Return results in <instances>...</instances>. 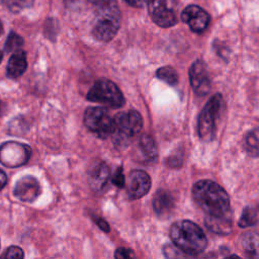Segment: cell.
<instances>
[{
	"instance_id": "cell-1",
	"label": "cell",
	"mask_w": 259,
	"mask_h": 259,
	"mask_svg": "<svg viewBox=\"0 0 259 259\" xmlns=\"http://www.w3.org/2000/svg\"><path fill=\"white\" fill-rule=\"evenodd\" d=\"M192 196L196 204L208 215L221 217L230 211V197L227 191L211 180L197 181L192 187Z\"/></svg>"
},
{
	"instance_id": "cell-2",
	"label": "cell",
	"mask_w": 259,
	"mask_h": 259,
	"mask_svg": "<svg viewBox=\"0 0 259 259\" xmlns=\"http://www.w3.org/2000/svg\"><path fill=\"white\" fill-rule=\"evenodd\" d=\"M170 238L174 246L188 256L202 253L207 246V239L200 227L187 220L175 222L171 226Z\"/></svg>"
},
{
	"instance_id": "cell-3",
	"label": "cell",
	"mask_w": 259,
	"mask_h": 259,
	"mask_svg": "<svg viewBox=\"0 0 259 259\" xmlns=\"http://www.w3.org/2000/svg\"><path fill=\"white\" fill-rule=\"evenodd\" d=\"M121 14L119 8L111 0L100 6L97 12L92 33L94 37L100 41H109L117 33L120 27Z\"/></svg>"
},
{
	"instance_id": "cell-4",
	"label": "cell",
	"mask_w": 259,
	"mask_h": 259,
	"mask_svg": "<svg viewBox=\"0 0 259 259\" xmlns=\"http://www.w3.org/2000/svg\"><path fill=\"white\" fill-rule=\"evenodd\" d=\"M224 105L223 97L220 93L212 95L202 108L197 123L198 135L202 141L210 142L217 133V119L220 116Z\"/></svg>"
},
{
	"instance_id": "cell-5",
	"label": "cell",
	"mask_w": 259,
	"mask_h": 259,
	"mask_svg": "<svg viewBox=\"0 0 259 259\" xmlns=\"http://www.w3.org/2000/svg\"><path fill=\"white\" fill-rule=\"evenodd\" d=\"M87 100L111 108H119L124 104V97L117 85L108 79H98L87 93Z\"/></svg>"
},
{
	"instance_id": "cell-6",
	"label": "cell",
	"mask_w": 259,
	"mask_h": 259,
	"mask_svg": "<svg viewBox=\"0 0 259 259\" xmlns=\"http://www.w3.org/2000/svg\"><path fill=\"white\" fill-rule=\"evenodd\" d=\"M86 127L101 139H106L115 131L113 117L103 107H88L84 113Z\"/></svg>"
},
{
	"instance_id": "cell-7",
	"label": "cell",
	"mask_w": 259,
	"mask_h": 259,
	"mask_svg": "<svg viewBox=\"0 0 259 259\" xmlns=\"http://www.w3.org/2000/svg\"><path fill=\"white\" fill-rule=\"evenodd\" d=\"M148 10L153 21L161 27H171L178 21L175 0H148Z\"/></svg>"
},
{
	"instance_id": "cell-8",
	"label": "cell",
	"mask_w": 259,
	"mask_h": 259,
	"mask_svg": "<svg viewBox=\"0 0 259 259\" xmlns=\"http://www.w3.org/2000/svg\"><path fill=\"white\" fill-rule=\"evenodd\" d=\"M30 154L31 150L27 145L9 141L0 146V163L10 168L19 167L27 163Z\"/></svg>"
},
{
	"instance_id": "cell-9",
	"label": "cell",
	"mask_w": 259,
	"mask_h": 259,
	"mask_svg": "<svg viewBox=\"0 0 259 259\" xmlns=\"http://www.w3.org/2000/svg\"><path fill=\"white\" fill-rule=\"evenodd\" d=\"M115 131L122 138L134 137L139 134L143 127V117L136 110H128L116 114L113 117Z\"/></svg>"
},
{
	"instance_id": "cell-10",
	"label": "cell",
	"mask_w": 259,
	"mask_h": 259,
	"mask_svg": "<svg viewBox=\"0 0 259 259\" xmlns=\"http://www.w3.org/2000/svg\"><path fill=\"white\" fill-rule=\"evenodd\" d=\"M190 85L198 96L206 95L210 90V78L205 63L202 60L193 62L189 69Z\"/></svg>"
},
{
	"instance_id": "cell-11",
	"label": "cell",
	"mask_w": 259,
	"mask_h": 259,
	"mask_svg": "<svg viewBox=\"0 0 259 259\" xmlns=\"http://www.w3.org/2000/svg\"><path fill=\"white\" fill-rule=\"evenodd\" d=\"M151 188V178L143 170H133L127 179L126 192L131 200H136L146 195Z\"/></svg>"
},
{
	"instance_id": "cell-12",
	"label": "cell",
	"mask_w": 259,
	"mask_h": 259,
	"mask_svg": "<svg viewBox=\"0 0 259 259\" xmlns=\"http://www.w3.org/2000/svg\"><path fill=\"white\" fill-rule=\"evenodd\" d=\"M181 19L193 32L201 33L206 29L210 18L208 13L201 7L189 5L182 11Z\"/></svg>"
},
{
	"instance_id": "cell-13",
	"label": "cell",
	"mask_w": 259,
	"mask_h": 259,
	"mask_svg": "<svg viewBox=\"0 0 259 259\" xmlns=\"http://www.w3.org/2000/svg\"><path fill=\"white\" fill-rule=\"evenodd\" d=\"M88 183L95 192H102L106 189L109 179L110 170L103 161H95L88 168Z\"/></svg>"
},
{
	"instance_id": "cell-14",
	"label": "cell",
	"mask_w": 259,
	"mask_h": 259,
	"mask_svg": "<svg viewBox=\"0 0 259 259\" xmlns=\"http://www.w3.org/2000/svg\"><path fill=\"white\" fill-rule=\"evenodd\" d=\"M41 188L39 182L33 176L27 175L20 178L14 186L13 194L19 200L24 202L34 201L40 194Z\"/></svg>"
},
{
	"instance_id": "cell-15",
	"label": "cell",
	"mask_w": 259,
	"mask_h": 259,
	"mask_svg": "<svg viewBox=\"0 0 259 259\" xmlns=\"http://www.w3.org/2000/svg\"><path fill=\"white\" fill-rule=\"evenodd\" d=\"M174 202V198L169 191L160 189L156 192L153 198V208L159 217L165 218L173 210Z\"/></svg>"
},
{
	"instance_id": "cell-16",
	"label": "cell",
	"mask_w": 259,
	"mask_h": 259,
	"mask_svg": "<svg viewBox=\"0 0 259 259\" xmlns=\"http://www.w3.org/2000/svg\"><path fill=\"white\" fill-rule=\"evenodd\" d=\"M27 68V61H26V54L24 51L18 49L14 51L12 56L10 57L7 67H6V74L7 77L11 79H16L20 77Z\"/></svg>"
},
{
	"instance_id": "cell-17",
	"label": "cell",
	"mask_w": 259,
	"mask_h": 259,
	"mask_svg": "<svg viewBox=\"0 0 259 259\" xmlns=\"http://www.w3.org/2000/svg\"><path fill=\"white\" fill-rule=\"evenodd\" d=\"M205 226L209 231L220 235H228L232 232V223L227 214L221 217L207 214L205 218Z\"/></svg>"
},
{
	"instance_id": "cell-18",
	"label": "cell",
	"mask_w": 259,
	"mask_h": 259,
	"mask_svg": "<svg viewBox=\"0 0 259 259\" xmlns=\"http://www.w3.org/2000/svg\"><path fill=\"white\" fill-rule=\"evenodd\" d=\"M138 149L141 153V156L144 161L146 162H154L157 160L158 157V149L154 139L148 135L143 136L139 143Z\"/></svg>"
},
{
	"instance_id": "cell-19",
	"label": "cell",
	"mask_w": 259,
	"mask_h": 259,
	"mask_svg": "<svg viewBox=\"0 0 259 259\" xmlns=\"http://www.w3.org/2000/svg\"><path fill=\"white\" fill-rule=\"evenodd\" d=\"M245 251L254 258L258 257V236L256 233H247L242 240Z\"/></svg>"
},
{
	"instance_id": "cell-20",
	"label": "cell",
	"mask_w": 259,
	"mask_h": 259,
	"mask_svg": "<svg viewBox=\"0 0 259 259\" xmlns=\"http://www.w3.org/2000/svg\"><path fill=\"white\" fill-rule=\"evenodd\" d=\"M156 76L169 85H176L178 83V74L176 70L170 66L161 67L157 70Z\"/></svg>"
},
{
	"instance_id": "cell-21",
	"label": "cell",
	"mask_w": 259,
	"mask_h": 259,
	"mask_svg": "<svg viewBox=\"0 0 259 259\" xmlns=\"http://www.w3.org/2000/svg\"><path fill=\"white\" fill-rule=\"evenodd\" d=\"M257 223V210L252 206H247L243 209L239 220L240 228L252 227Z\"/></svg>"
},
{
	"instance_id": "cell-22",
	"label": "cell",
	"mask_w": 259,
	"mask_h": 259,
	"mask_svg": "<svg viewBox=\"0 0 259 259\" xmlns=\"http://www.w3.org/2000/svg\"><path fill=\"white\" fill-rule=\"evenodd\" d=\"M245 145L249 155L253 157L258 156V130L257 128L253 130L247 135L245 140Z\"/></svg>"
},
{
	"instance_id": "cell-23",
	"label": "cell",
	"mask_w": 259,
	"mask_h": 259,
	"mask_svg": "<svg viewBox=\"0 0 259 259\" xmlns=\"http://www.w3.org/2000/svg\"><path fill=\"white\" fill-rule=\"evenodd\" d=\"M34 0H2L3 4L14 13L20 12L26 8H29L33 4Z\"/></svg>"
},
{
	"instance_id": "cell-24",
	"label": "cell",
	"mask_w": 259,
	"mask_h": 259,
	"mask_svg": "<svg viewBox=\"0 0 259 259\" xmlns=\"http://www.w3.org/2000/svg\"><path fill=\"white\" fill-rule=\"evenodd\" d=\"M22 45H23V39L21 38V36L13 31H11L6 39V42H5V51L6 52L16 51V50L20 49V47Z\"/></svg>"
},
{
	"instance_id": "cell-25",
	"label": "cell",
	"mask_w": 259,
	"mask_h": 259,
	"mask_svg": "<svg viewBox=\"0 0 259 259\" xmlns=\"http://www.w3.org/2000/svg\"><path fill=\"white\" fill-rule=\"evenodd\" d=\"M112 183L117 187H123L125 185V179L124 175L122 173V167H118L111 178Z\"/></svg>"
},
{
	"instance_id": "cell-26",
	"label": "cell",
	"mask_w": 259,
	"mask_h": 259,
	"mask_svg": "<svg viewBox=\"0 0 259 259\" xmlns=\"http://www.w3.org/2000/svg\"><path fill=\"white\" fill-rule=\"evenodd\" d=\"M23 256H24V254H23V251L21 248H19L17 246H11L6 250L5 254H3L2 257L12 259V258H23Z\"/></svg>"
},
{
	"instance_id": "cell-27",
	"label": "cell",
	"mask_w": 259,
	"mask_h": 259,
	"mask_svg": "<svg viewBox=\"0 0 259 259\" xmlns=\"http://www.w3.org/2000/svg\"><path fill=\"white\" fill-rule=\"evenodd\" d=\"M179 249L175 246H171V245H167L164 247V253H165V256L166 257H170V258H174V257H184V256H188L184 253H178Z\"/></svg>"
},
{
	"instance_id": "cell-28",
	"label": "cell",
	"mask_w": 259,
	"mask_h": 259,
	"mask_svg": "<svg viewBox=\"0 0 259 259\" xmlns=\"http://www.w3.org/2000/svg\"><path fill=\"white\" fill-rule=\"evenodd\" d=\"M167 165L169 167H173V168H177L182 164V154L181 153H176L171 155L167 161H166Z\"/></svg>"
},
{
	"instance_id": "cell-29",
	"label": "cell",
	"mask_w": 259,
	"mask_h": 259,
	"mask_svg": "<svg viewBox=\"0 0 259 259\" xmlns=\"http://www.w3.org/2000/svg\"><path fill=\"white\" fill-rule=\"evenodd\" d=\"M114 257L117 259H127V258H134L135 254L132 250L126 249V248H118L115 253Z\"/></svg>"
},
{
	"instance_id": "cell-30",
	"label": "cell",
	"mask_w": 259,
	"mask_h": 259,
	"mask_svg": "<svg viewBox=\"0 0 259 259\" xmlns=\"http://www.w3.org/2000/svg\"><path fill=\"white\" fill-rule=\"evenodd\" d=\"M94 222L98 225V227L103 231V232H109V226H108V224L104 221V220H102L101 218H99V217H94Z\"/></svg>"
},
{
	"instance_id": "cell-31",
	"label": "cell",
	"mask_w": 259,
	"mask_h": 259,
	"mask_svg": "<svg viewBox=\"0 0 259 259\" xmlns=\"http://www.w3.org/2000/svg\"><path fill=\"white\" fill-rule=\"evenodd\" d=\"M123 1L134 7H142L147 3L148 0H123Z\"/></svg>"
},
{
	"instance_id": "cell-32",
	"label": "cell",
	"mask_w": 259,
	"mask_h": 259,
	"mask_svg": "<svg viewBox=\"0 0 259 259\" xmlns=\"http://www.w3.org/2000/svg\"><path fill=\"white\" fill-rule=\"evenodd\" d=\"M6 183H7V176H6V174L0 169V190H1L2 188H4V186L6 185Z\"/></svg>"
},
{
	"instance_id": "cell-33",
	"label": "cell",
	"mask_w": 259,
	"mask_h": 259,
	"mask_svg": "<svg viewBox=\"0 0 259 259\" xmlns=\"http://www.w3.org/2000/svg\"><path fill=\"white\" fill-rule=\"evenodd\" d=\"M88 1L91 2V3L94 4V5L101 6V5H104V4H106L107 2H109L110 0H88Z\"/></svg>"
},
{
	"instance_id": "cell-34",
	"label": "cell",
	"mask_w": 259,
	"mask_h": 259,
	"mask_svg": "<svg viewBox=\"0 0 259 259\" xmlns=\"http://www.w3.org/2000/svg\"><path fill=\"white\" fill-rule=\"evenodd\" d=\"M2 32H3V25H2V22L0 20V35L2 34Z\"/></svg>"
},
{
	"instance_id": "cell-35",
	"label": "cell",
	"mask_w": 259,
	"mask_h": 259,
	"mask_svg": "<svg viewBox=\"0 0 259 259\" xmlns=\"http://www.w3.org/2000/svg\"><path fill=\"white\" fill-rule=\"evenodd\" d=\"M1 112H2V103L0 101V115H1Z\"/></svg>"
},
{
	"instance_id": "cell-36",
	"label": "cell",
	"mask_w": 259,
	"mask_h": 259,
	"mask_svg": "<svg viewBox=\"0 0 259 259\" xmlns=\"http://www.w3.org/2000/svg\"><path fill=\"white\" fill-rule=\"evenodd\" d=\"M2 57H3V54H2V52L0 51V62H1V60H2Z\"/></svg>"
}]
</instances>
